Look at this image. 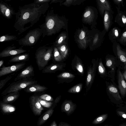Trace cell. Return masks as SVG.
Listing matches in <instances>:
<instances>
[{
  "label": "cell",
  "mask_w": 126,
  "mask_h": 126,
  "mask_svg": "<svg viewBox=\"0 0 126 126\" xmlns=\"http://www.w3.org/2000/svg\"><path fill=\"white\" fill-rule=\"evenodd\" d=\"M31 99V103L33 112L36 115H40L43 109L39 100L38 98L34 96Z\"/></svg>",
  "instance_id": "cell-16"
},
{
  "label": "cell",
  "mask_w": 126,
  "mask_h": 126,
  "mask_svg": "<svg viewBox=\"0 0 126 126\" xmlns=\"http://www.w3.org/2000/svg\"><path fill=\"white\" fill-rule=\"evenodd\" d=\"M17 39V37L16 35L6 34L0 36V42H3L10 41L16 40Z\"/></svg>",
  "instance_id": "cell-23"
},
{
  "label": "cell",
  "mask_w": 126,
  "mask_h": 126,
  "mask_svg": "<svg viewBox=\"0 0 126 126\" xmlns=\"http://www.w3.org/2000/svg\"><path fill=\"white\" fill-rule=\"evenodd\" d=\"M48 2H34L19 7L15 13L16 19L14 27L20 35L32 27L39 20L48 10Z\"/></svg>",
  "instance_id": "cell-1"
},
{
  "label": "cell",
  "mask_w": 126,
  "mask_h": 126,
  "mask_svg": "<svg viewBox=\"0 0 126 126\" xmlns=\"http://www.w3.org/2000/svg\"><path fill=\"white\" fill-rule=\"evenodd\" d=\"M76 105L70 101H65L63 103L61 109L63 111L68 114L72 113L75 109Z\"/></svg>",
  "instance_id": "cell-17"
},
{
  "label": "cell",
  "mask_w": 126,
  "mask_h": 126,
  "mask_svg": "<svg viewBox=\"0 0 126 126\" xmlns=\"http://www.w3.org/2000/svg\"><path fill=\"white\" fill-rule=\"evenodd\" d=\"M117 42L124 46L126 45V31L122 33Z\"/></svg>",
  "instance_id": "cell-27"
},
{
  "label": "cell",
  "mask_w": 126,
  "mask_h": 126,
  "mask_svg": "<svg viewBox=\"0 0 126 126\" xmlns=\"http://www.w3.org/2000/svg\"><path fill=\"white\" fill-rule=\"evenodd\" d=\"M1 107L2 110L5 112H13L15 110L14 107L9 105L2 104L1 105Z\"/></svg>",
  "instance_id": "cell-24"
},
{
  "label": "cell",
  "mask_w": 126,
  "mask_h": 126,
  "mask_svg": "<svg viewBox=\"0 0 126 126\" xmlns=\"http://www.w3.org/2000/svg\"><path fill=\"white\" fill-rule=\"evenodd\" d=\"M82 84L80 83L77 84L70 88L68 91L70 93H77L79 92L81 90Z\"/></svg>",
  "instance_id": "cell-25"
},
{
  "label": "cell",
  "mask_w": 126,
  "mask_h": 126,
  "mask_svg": "<svg viewBox=\"0 0 126 126\" xmlns=\"http://www.w3.org/2000/svg\"><path fill=\"white\" fill-rule=\"evenodd\" d=\"M117 14L115 19V22L120 27L126 29V12L120 10V8L116 6Z\"/></svg>",
  "instance_id": "cell-11"
},
{
  "label": "cell",
  "mask_w": 126,
  "mask_h": 126,
  "mask_svg": "<svg viewBox=\"0 0 126 126\" xmlns=\"http://www.w3.org/2000/svg\"><path fill=\"white\" fill-rule=\"evenodd\" d=\"M112 44L113 51L115 56L120 63V65L126 64V50L122 48L118 42Z\"/></svg>",
  "instance_id": "cell-5"
},
{
  "label": "cell",
  "mask_w": 126,
  "mask_h": 126,
  "mask_svg": "<svg viewBox=\"0 0 126 126\" xmlns=\"http://www.w3.org/2000/svg\"><path fill=\"white\" fill-rule=\"evenodd\" d=\"M113 14L107 10L105 11L103 16L104 23L105 31L106 32L109 30L112 25Z\"/></svg>",
  "instance_id": "cell-14"
},
{
  "label": "cell",
  "mask_w": 126,
  "mask_h": 126,
  "mask_svg": "<svg viewBox=\"0 0 126 126\" xmlns=\"http://www.w3.org/2000/svg\"><path fill=\"white\" fill-rule=\"evenodd\" d=\"M38 100L41 105L45 107L49 108L52 104V103L50 102H48L46 100H43L40 98H38Z\"/></svg>",
  "instance_id": "cell-29"
},
{
  "label": "cell",
  "mask_w": 126,
  "mask_h": 126,
  "mask_svg": "<svg viewBox=\"0 0 126 126\" xmlns=\"http://www.w3.org/2000/svg\"><path fill=\"white\" fill-rule=\"evenodd\" d=\"M66 49L65 47L64 46H62L61 47L60 50L62 51L63 52Z\"/></svg>",
  "instance_id": "cell-44"
},
{
  "label": "cell",
  "mask_w": 126,
  "mask_h": 126,
  "mask_svg": "<svg viewBox=\"0 0 126 126\" xmlns=\"http://www.w3.org/2000/svg\"><path fill=\"white\" fill-rule=\"evenodd\" d=\"M114 3L118 6L117 7H120L121 5L124 7V5L123 0H112Z\"/></svg>",
  "instance_id": "cell-33"
},
{
  "label": "cell",
  "mask_w": 126,
  "mask_h": 126,
  "mask_svg": "<svg viewBox=\"0 0 126 126\" xmlns=\"http://www.w3.org/2000/svg\"><path fill=\"white\" fill-rule=\"evenodd\" d=\"M122 33L121 29L118 28L114 27L109 32L108 36L109 40L113 43L117 42L118 39Z\"/></svg>",
  "instance_id": "cell-15"
},
{
  "label": "cell",
  "mask_w": 126,
  "mask_h": 126,
  "mask_svg": "<svg viewBox=\"0 0 126 126\" xmlns=\"http://www.w3.org/2000/svg\"><path fill=\"white\" fill-rule=\"evenodd\" d=\"M51 126H57V125L55 122H53L52 123V125Z\"/></svg>",
  "instance_id": "cell-47"
},
{
  "label": "cell",
  "mask_w": 126,
  "mask_h": 126,
  "mask_svg": "<svg viewBox=\"0 0 126 126\" xmlns=\"http://www.w3.org/2000/svg\"><path fill=\"white\" fill-rule=\"evenodd\" d=\"M45 88L39 86H35L31 87L29 89L30 91L31 92H34L43 90Z\"/></svg>",
  "instance_id": "cell-28"
},
{
  "label": "cell",
  "mask_w": 126,
  "mask_h": 126,
  "mask_svg": "<svg viewBox=\"0 0 126 126\" xmlns=\"http://www.w3.org/2000/svg\"><path fill=\"white\" fill-rule=\"evenodd\" d=\"M108 116L107 114L102 115L96 118L92 123L94 124H97L102 123L106 119Z\"/></svg>",
  "instance_id": "cell-26"
},
{
  "label": "cell",
  "mask_w": 126,
  "mask_h": 126,
  "mask_svg": "<svg viewBox=\"0 0 126 126\" xmlns=\"http://www.w3.org/2000/svg\"><path fill=\"white\" fill-rule=\"evenodd\" d=\"M117 113L120 116L126 120V113L121 111H118Z\"/></svg>",
  "instance_id": "cell-39"
},
{
  "label": "cell",
  "mask_w": 126,
  "mask_h": 126,
  "mask_svg": "<svg viewBox=\"0 0 126 126\" xmlns=\"http://www.w3.org/2000/svg\"><path fill=\"white\" fill-rule=\"evenodd\" d=\"M4 63V61L2 60H1L0 61V67L2 66Z\"/></svg>",
  "instance_id": "cell-46"
},
{
  "label": "cell",
  "mask_w": 126,
  "mask_h": 126,
  "mask_svg": "<svg viewBox=\"0 0 126 126\" xmlns=\"http://www.w3.org/2000/svg\"><path fill=\"white\" fill-rule=\"evenodd\" d=\"M26 64L25 63L22 62L7 67L3 66L0 68V77L17 71L23 68Z\"/></svg>",
  "instance_id": "cell-8"
},
{
  "label": "cell",
  "mask_w": 126,
  "mask_h": 126,
  "mask_svg": "<svg viewBox=\"0 0 126 126\" xmlns=\"http://www.w3.org/2000/svg\"><path fill=\"white\" fill-rule=\"evenodd\" d=\"M63 36L61 37L58 39L57 43L59 44H60L63 41Z\"/></svg>",
  "instance_id": "cell-43"
},
{
  "label": "cell",
  "mask_w": 126,
  "mask_h": 126,
  "mask_svg": "<svg viewBox=\"0 0 126 126\" xmlns=\"http://www.w3.org/2000/svg\"><path fill=\"white\" fill-rule=\"evenodd\" d=\"M61 0H51L50 3L57 2H60Z\"/></svg>",
  "instance_id": "cell-45"
},
{
  "label": "cell",
  "mask_w": 126,
  "mask_h": 126,
  "mask_svg": "<svg viewBox=\"0 0 126 126\" xmlns=\"http://www.w3.org/2000/svg\"><path fill=\"white\" fill-rule=\"evenodd\" d=\"M52 48L45 46H41L36 50L35 58L39 69H43L47 65L52 56Z\"/></svg>",
  "instance_id": "cell-3"
},
{
  "label": "cell",
  "mask_w": 126,
  "mask_h": 126,
  "mask_svg": "<svg viewBox=\"0 0 126 126\" xmlns=\"http://www.w3.org/2000/svg\"><path fill=\"white\" fill-rule=\"evenodd\" d=\"M31 83V82H28L25 83H21L17 85L12 87L9 91V92H16L21 89L24 88L30 84Z\"/></svg>",
  "instance_id": "cell-22"
},
{
  "label": "cell",
  "mask_w": 126,
  "mask_h": 126,
  "mask_svg": "<svg viewBox=\"0 0 126 126\" xmlns=\"http://www.w3.org/2000/svg\"><path fill=\"white\" fill-rule=\"evenodd\" d=\"M120 66L121 69L123 70L122 72L124 79L126 80V64L121 65Z\"/></svg>",
  "instance_id": "cell-35"
},
{
  "label": "cell",
  "mask_w": 126,
  "mask_h": 126,
  "mask_svg": "<svg viewBox=\"0 0 126 126\" xmlns=\"http://www.w3.org/2000/svg\"><path fill=\"white\" fill-rule=\"evenodd\" d=\"M86 0H65L62 3V5L69 7L71 5H75L80 4Z\"/></svg>",
  "instance_id": "cell-21"
},
{
  "label": "cell",
  "mask_w": 126,
  "mask_h": 126,
  "mask_svg": "<svg viewBox=\"0 0 126 126\" xmlns=\"http://www.w3.org/2000/svg\"><path fill=\"white\" fill-rule=\"evenodd\" d=\"M40 98L43 100L47 101H52L53 99L50 95L47 94H44L40 96Z\"/></svg>",
  "instance_id": "cell-30"
},
{
  "label": "cell",
  "mask_w": 126,
  "mask_h": 126,
  "mask_svg": "<svg viewBox=\"0 0 126 126\" xmlns=\"http://www.w3.org/2000/svg\"><path fill=\"white\" fill-rule=\"evenodd\" d=\"M0 12L7 19L12 18L14 12L10 7L3 2H1L0 3Z\"/></svg>",
  "instance_id": "cell-13"
},
{
  "label": "cell",
  "mask_w": 126,
  "mask_h": 126,
  "mask_svg": "<svg viewBox=\"0 0 126 126\" xmlns=\"http://www.w3.org/2000/svg\"><path fill=\"white\" fill-rule=\"evenodd\" d=\"M121 63L115 56L109 55L106 59V65L110 69V71L115 72L116 67H118Z\"/></svg>",
  "instance_id": "cell-12"
},
{
  "label": "cell",
  "mask_w": 126,
  "mask_h": 126,
  "mask_svg": "<svg viewBox=\"0 0 126 126\" xmlns=\"http://www.w3.org/2000/svg\"><path fill=\"white\" fill-rule=\"evenodd\" d=\"M125 102V104H126V102Z\"/></svg>",
  "instance_id": "cell-48"
},
{
  "label": "cell",
  "mask_w": 126,
  "mask_h": 126,
  "mask_svg": "<svg viewBox=\"0 0 126 126\" xmlns=\"http://www.w3.org/2000/svg\"><path fill=\"white\" fill-rule=\"evenodd\" d=\"M98 12L95 8L88 6L85 8L82 17L83 20L88 23L93 22L98 17Z\"/></svg>",
  "instance_id": "cell-6"
},
{
  "label": "cell",
  "mask_w": 126,
  "mask_h": 126,
  "mask_svg": "<svg viewBox=\"0 0 126 126\" xmlns=\"http://www.w3.org/2000/svg\"><path fill=\"white\" fill-rule=\"evenodd\" d=\"M63 17L54 13L53 10L48 11L45 22L40 26L42 31L43 38L55 33L61 26L64 25Z\"/></svg>",
  "instance_id": "cell-2"
},
{
  "label": "cell",
  "mask_w": 126,
  "mask_h": 126,
  "mask_svg": "<svg viewBox=\"0 0 126 126\" xmlns=\"http://www.w3.org/2000/svg\"><path fill=\"white\" fill-rule=\"evenodd\" d=\"M54 58L55 60L58 61H59L60 57V56L59 53L57 49L55 47L54 49Z\"/></svg>",
  "instance_id": "cell-31"
},
{
  "label": "cell",
  "mask_w": 126,
  "mask_h": 126,
  "mask_svg": "<svg viewBox=\"0 0 126 126\" xmlns=\"http://www.w3.org/2000/svg\"><path fill=\"white\" fill-rule=\"evenodd\" d=\"M100 64L98 67L99 71L101 74H104L105 72V69L101 63H100Z\"/></svg>",
  "instance_id": "cell-34"
},
{
  "label": "cell",
  "mask_w": 126,
  "mask_h": 126,
  "mask_svg": "<svg viewBox=\"0 0 126 126\" xmlns=\"http://www.w3.org/2000/svg\"><path fill=\"white\" fill-rule=\"evenodd\" d=\"M121 69L119 66L117 70L118 87L121 95L124 97L126 94V82Z\"/></svg>",
  "instance_id": "cell-9"
},
{
  "label": "cell",
  "mask_w": 126,
  "mask_h": 126,
  "mask_svg": "<svg viewBox=\"0 0 126 126\" xmlns=\"http://www.w3.org/2000/svg\"><path fill=\"white\" fill-rule=\"evenodd\" d=\"M53 111V110H51L48 111V112L42 118V120L43 122L47 120L49 118L50 115L52 114Z\"/></svg>",
  "instance_id": "cell-32"
},
{
  "label": "cell",
  "mask_w": 126,
  "mask_h": 126,
  "mask_svg": "<svg viewBox=\"0 0 126 126\" xmlns=\"http://www.w3.org/2000/svg\"><path fill=\"white\" fill-rule=\"evenodd\" d=\"M40 28L30 30L23 37L18 40L19 44L22 46H31L35 44L42 35Z\"/></svg>",
  "instance_id": "cell-4"
},
{
  "label": "cell",
  "mask_w": 126,
  "mask_h": 126,
  "mask_svg": "<svg viewBox=\"0 0 126 126\" xmlns=\"http://www.w3.org/2000/svg\"><path fill=\"white\" fill-rule=\"evenodd\" d=\"M85 36V32L83 31H82L79 35V39L80 40L83 39L84 38Z\"/></svg>",
  "instance_id": "cell-40"
},
{
  "label": "cell",
  "mask_w": 126,
  "mask_h": 126,
  "mask_svg": "<svg viewBox=\"0 0 126 126\" xmlns=\"http://www.w3.org/2000/svg\"><path fill=\"white\" fill-rule=\"evenodd\" d=\"M97 7L100 14L103 17L105 10L113 14L110 2L108 0H96Z\"/></svg>",
  "instance_id": "cell-10"
},
{
  "label": "cell",
  "mask_w": 126,
  "mask_h": 126,
  "mask_svg": "<svg viewBox=\"0 0 126 126\" xmlns=\"http://www.w3.org/2000/svg\"><path fill=\"white\" fill-rule=\"evenodd\" d=\"M16 97L14 96H11L8 97L7 99L8 101H11L13 100Z\"/></svg>",
  "instance_id": "cell-41"
},
{
  "label": "cell",
  "mask_w": 126,
  "mask_h": 126,
  "mask_svg": "<svg viewBox=\"0 0 126 126\" xmlns=\"http://www.w3.org/2000/svg\"><path fill=\"white\" fill-rule=\"evenodd\" d=\"M27 51L21 48H16V47L13 45L8 47L0 53V57L3 58L20 54Z\"/></svg>",
  "instance_id": "cell-7"
},
{
  "label": "cell",
  "mask_w": 126,
  "mask_h": 126,
  "mask_svg": "<svg viewBox=\"0 0 126 126\" xmlns=\"http://www.w3.org/2000/svg\"><path fill=\"white\" fill-rule=\"evenodd\" d=\"M34 68L32 65L27 66L19 74L18 77L20 78L29 76L32 75L34 73Z\"/></svg>",
  "instance_id": "cell-20"
},
{
  "label": "cell",
  "mask_w": 126,
  "mask_h": 126,
  "mask_svg": "<svg viewBox=\"0 0 126 126\" xmlns=\"http://www.w3.org/2000/svg\"><path fill=\"white\" fill-rule=\"evenodd\" d=\"M72 75L68 73H63L60 77L63 78H68L72 77Z\"/></svg>",
  "instance_id": "cell-36"
},
{
  "label": "cell",
  "mask_w": 126,
  "mask_h": 126,
  "mask_svg": "<svg viewBox=\"0 0 126 126\" xmlns=\"http://www.w3.org/2000/svg\"><path fill=\"white\" fill-rule=\"evenodd\" d=\"M92 77L90 73L88 74L87 75L86 82L87 85V86L89 85L91 81Z\"/></svg>",
  "instance_id": "cell-38"
},
{
  "label": "cell",
  "mask_w": 126,
  "mask_h": 126,
  "mask_svg": "<svg viewBox=\"0 0 126 126\" xmlns=\"http://www.w3.org/2000/svg\"><path fill=\"white\" fill-rule=\"evenodd\" d=\"M77 69L79 72L80 73H82L83 72V69L82 66L79 65L77 67Z\"/></svg>",
  "instance_id": "cell-42"
},
{
  "label": "cell",
  "mask_w": 126,
  "mask_h": 126,
  "mask_svg": "<svg viewBox=\"0 0 126 126\" xmlns=\"http://www.w3.org/2000/svg\"><path fill=\"white\" fill-rule=\"evenodd\" d=\"M29 53L23 54L13 57L9 61L10 63L25 61L29 60Z\"/></svg>",
  "instance_id": "cell-18"
},
{
  "label": "cell",
  "mask_w": 126,
  "mask_h": 126,
  "mask_svg": "<svg viewBox=\"0 0 126 126\" xmlns=\"http://www.w3.org/2000/svg\"><path fill=\"white\" fill-rule=\"evenodd\" d=\"M108 92L116 100H120L121 98L117 88L114 85H110L108 87Z\"/></svg>",
  "instance_id": "cell-19"
},
{
  "label": "cell",
  "mask_w": 126,
  "mask_h": 126,
  "mask_svg": "<svg viewBox=\"0 0 126 126\" xmlns=\"http://www.w3.org/2000/svg\"><path fill=\"white\" fill-rule=\"evenodd\" d=\"M6 0L10 1V0Z\"/></svg>",
  "instance_id": "cell-49"
},
{
  "label": "cell",
  "mask_w": 126,
  "mask_h": 126,
  "mask_svg": "<svg viewBox=\"0 0 126 126\" xmlns=\"http://www.w3.org/2000/svg\"><path fill=\"white\" fill-rule=\"evenodd\" d=\"M51 0H34V2L38 3L48 2Z\"/></svg>",
  "instance_id": "cell-37"
}]
</instances>
